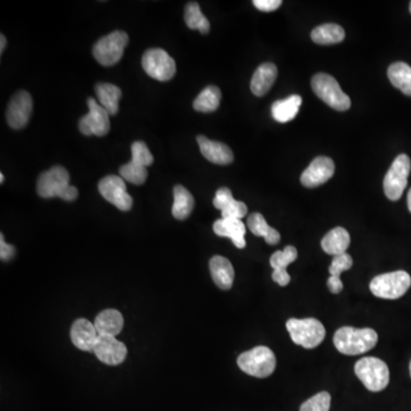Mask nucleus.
<instances>
[{"label": "nucleus", "mask_w": 411, "mask_h": 411, "mask_svg": "<svg viewBox=\"0 0 411 411\" xmlns=\"http://www.w3.org/2000/svg\"><path fill=\"white\" fill-rule=\"evenodd\" d=\"M98 336L100 335L97 333L94 323L87 319L76 320L70 331L73 345L85 352H93Z\"/></svg>", "instance_id": "nucleus-17"}, {"label": "nucleus", "mask_w": 411, "mask_h": 411, "mask_svg": "<svg viewBox=\"0 0 411 411\" xmlns=\"http://www.w3.org/2000/svg\"><path fill=\"white\" fill-rule=\"evenodd\" d=\"M253 4L257 9L270 13L279 9L280 6L283 5V1L281 0H254Z\"/></svg>", "instance_id": "nucleus-36"}, {"label": "nucleus", "mask_w": 411, "mask_h": 411, "mask_svg": "<svg viewBox=\"0 0 411 411\" xmlns=\"http://www.w3.org/2000/svg\"><path fill=\"white\" fill-rule=\"evenodd\" d=\"M353 265V260L352 257L348 254L338 255V256H335L334 260L331 262L330 266H329V273H330V277H329L328 281H327V285H328L329 290L333 293V294H340V291L344 288L342 285V280H340V274L342 272L347 271Z\"/></svg>", "instance_id": "nucleus-27"}, {"label": "nucleus", "mask_w": 411, "mask_h": 411, "mask_svg": "<svg viewBox=\"0 0 411 411\" xmlns=\"http://www.w3.org/2000/svg\"><path fill=\"white\" fill-rule=\"evenodd\" d=\"M15 248L13 245H9L5 243L4 239V234L0 235V258L1 260H9L14 257Z\"/></svg>", "instance_id": "nucleus-37"}, {"label": "nucleus", "mask_w": 411, "mask_h": 411, "mask_svg": "<svg viewBox=\"0 0 411 411\" xmlns=\"http://www.w3.org/2000/svg\"><path fill=\"white\" fill-rule=\"evenodd\" d=\"M184 19H186V26L192 30H199L203 34H208L210 30L209 21L203 14L198 3H188L186 5Z\"/></svg>", "instance_id": "nucleus-33"}, {"label": "nucleus", "mask_w": 411, "mask_h": 411, "mask_svg": "<svg viewBox=\"0 0 411 411\" xmlns=\"http://www.w3.org/2000/svg\"><path fill=\"white\" fill-rule=\"evenodd\" d=\"M302 106L300 95H291L283 100L275 101L271 106L272 117L280 123H289L296 117Z\"/></svg>", "instance_id": "nucleus-25"}, {"label": "nucleus", "mask_w": 411, "mask_h": 411, "mask_svg": "<svg viewBox=\"0 0 411 411\" xmlns=\"http://www.w3.org/2000/svg\"><path fill=\"white\" fill-rule=\"evenodd\" d=\"M409 11H410V13H411V1H410V5H409Z\"/></svg>", "instance_id": "nucleus-43"}, {"label": "nucleus", "mask_w": 411, "mask_h": 411, "mask_svg": "<svg viewBox=\"0 0 411 411\" xmlns=\"http://www.w3.org/2000/svg\"><path fill=\"white\" fill-rule=\"evenodd\" d=\"M128 36L123 31H114L101 38L93 47L95 60L104 66H114L123 57Z\"/></svg>", "instance_id": "nucleus-10"}, {"label": "nucleus", "mask_w": 411, "mask_h": 411, "mask_svg": "<svg viewBox=\"0 0 411 411\" xmlns=\"http://www.w3.org/2000/svg\"><path fill=\"white\" fill-rule=\"evenodd\" d=\"M220 98H222V93L220 88L216 86H208L194 100V110L203 112V113L216 111L220 106Z\"/></svg>", "instance_id": "nucleus-32"}, {"label": "nucleus", "mask_w": 411, "mask_h": 411, "mask_svg": "<svg viewBox=\"0 0 411 411\" xmlns=\"http://www.w3.org/2000/svg\"><path fill=\"white\" fill-rule=\"evenodd\" d=\"M297 256H298V251L294 245H287L283 250L275 251L272 255L270 264L273 270H285L287 266L296 260Z\"/></svg>", "instance_id": "nucleus-34"}, {"label": "nucleus", "mask_w": 411, "mask_h": 411, "mask_svg": "<svg viewBox=\"0 0 411 411\" xmlns=\"http://www.w3.org/2000/svg\"><path fill=\"white\" fill-rule=\"evenodd\" d=\"M291 340L297 345L304 348H314L319 346L325 337V329L319 320L314 318L308 319H289L285 323Z\"/></svg>", "instance_id": "nucleus-5"}, {"label": "nucleus", "mask_w": 411, "mask_h": 411, "mask_svg": "<svg viewBox=\"0 0 411 411\" xmlns=\"http://www.w3.org/2000/svg\"><path fill=\"white\" fill-rule=\"evenodd\" d=\"M197 142L203 157L210 163L216 165H228L233 161V152L224 143L209 140L203 135L197 137Z\"/></svg>", "instance_id": "nucleus-19"}, {"label": "nucleus", "mask_w": 411, "mask_h": 411, "mask_svg": "<svg viewBox=\"0 0 411 411\" xmlns=\"http://www.w3.org/2000/svg\"><path fill=\"white\" fill-rule=\"evenodd\" d=\"M144 71L160 81H168L176 73V63L174 59L161 49H148L142 57Z\"/></svg>", "instance_id": "nucleus-11"}, {"label": "nucleus", "mask_w": 411, "mask_h": 411, "mask_svg": "<svg viewBox=\"0 0 411 411\" xmlns=\"http://www.w3.org/2000/svg\"><path fill=\"white\" fill-rule=\"evenodd\" d=\"M93 353L96 355L101 362L108 365H118L125 361L127 357V347L116 337L100 335L95 344Z\"/></svg>", "instance_id": "nucleus-15"}, {"label": "nucleus", "mask_w": 411, "mask_h": 411, "mask_svg": "<svg viewBox=\"0 0 411 411\" xmlns=\"http://www.w3.org/2000/svg\"><path fill=\"white\" fill-rule=\"evenodd\" d=\"M131 161L121 166L120 176L135 186H142L148 177V166L153 163V156L146 143L137 141L131 144Z\"/></svg>", "instance_id": "nucleus-8"}, {"label": "nucleus", "mask_w": 411, "mask_h": 411, "mask_svg": "<svg viewBox=\"0 0 411 411\" xmlns=\"http://www.w3.org/2000/svg\"><path fill=\"white\" fill-rule=\"evenodd\" d=\"M194 207V199L191 192L182 186H176L174 188V205L171 208L173 216L176 220H186L190 215Z\"/></svg>", "instance_id": "nucleus-31"}, {"label": "nucleus", "mask_w": 411, "mask_h": 411, "mask_svg": "<svg viewBox=\"0 0 411 411\" xmlns=\"http://www.w3.org/2000/svg\"><path fill=\"white\" fill-rule=\"evenodd\" d=\"M278 68L273 63H263L251 78L250 89L256 96H264L277 79Z\"/></svg>", "instance_id": "nucleus-22"}, {"label": "nucleus", "mask_w": 411, "mask_h": 411, "mask_svg": "<svg viewBox=\"0 0 411 411\" xmlns=\"http://www.w3.org/2000/svg\"><path fill=\"white\" fill-rule=\"evenodd\" d=\"M272 279H273L274 283H277L281 287H285L290 283V275H289L287 270H274Z\"/></svg>", "instance_id": "nucleus-38"}, {"label": "nucleus", "mask_w": 411, "mask_h": 411, "mask_svg": "<svg viewBox=\"0 0 411 411\" xmlns=\"http://www.w3.org/2000/svg\"><path fill=\"white\" fill-rule=\"evenodd\" d=\"M407 203H408V209L411 213V188L408 192V197H407Z\"/></svg>", "instance_id": "nucleus-40"}, {"label": "nucleus", "mask_w": 411, "mask_h": 411, "mask_svg": "<svg viewBox=\"0 0 411 411\" xmlns=\"http://www.w3.org/2000/svg\"><path fill=\"white\" fill-rule=\"evenodd\" d=\"M209 270L213 281L218 288L223 290L231 289L234 281V268L228 258L220 255L213 257L209 262Z\"/></svg>", "instance_id": "nucleus-21"}, {"label": "nucleus", "mask_w": 411, "mask_h": 411, "mask_svg": "<svg viewBox=\"0 0 411 411\" xmlns=\"http://www.w3.org/2000/svg\"><path fill=\"white\" fill-rule=\"evenodd\" d=\"M388 79L395 88L411 96V66L405 62H395L387 70Z\"/></svg>", "instance_id": "nucleus-29"}, {"label": "nucleus", "mask_w": 411, "mask_h": 411, "mask_svg": "<svg viewBox=\"0 0 411 411\" xmlns=\"http://www.w3.org/2000/svg\"><path fill=\"white\" fill-rule=\"evenodd\" d=\"M409 370H410V376H411V361H410V365H409Z\"/></svg>", "instance_id": "nucleus-42"}, {"label": "nucleus", "mask_w": 411, "mask_h": 411, "mask_svg": "<svg viewBox=\"0 0 411 411\" xmlns=\"http://www.w3.org/2000/svg\"><path fill=\"white\" fill-rule=\"evenodd\" d=\"M87 104L89 112L79 120L80 131L86 136L91 135L104 136L108 134L110 131V119H108L110 114L93 97H89Z\"/></svg>", "instance_id": "nucleus-13"}, {"label": "nucleus", "mask_w": 411, "mask_h": 411, "mask_svg": "<svg viewBox=\"0 0 411 411\" xmlns=\"http://www.w3.org/2000/svg\"><path fill=\"white\" fill-rule=\"evenodd\" d=\"M123 314L113 308H108L95 318L94 325L98 335L116 337L123 330Z\"/></svg>", "instance_id": "nucleus-23"}, {"label": "nucleus", "mask_w": 411, "mask_h": 411, "mask_svg": "<svg viewBox=\"0 0 411 411\" xmlns=\"http://www.w3.org/2000/svg\"><path fill=\"white\" fill-rule=\"evenodd\" d=\"M314 94L337 111H346L351 108L350 97L342 91L340 83L328 73H318L312 78Z\"/></svg>", "instance_id": "nucleus-7"}, {"label": "nucleus", "mask_w": 411, "mask_h": 411, "mask_svg": "<svg viewBox=\"0 0 411 411\" xmlns=\"http://www.w3.org/2000/svg\"><path fill=\"white\" fill-rule=\"evenodd\" d=\"M213 230L218 237L231 239L237 248H245V225L243 220L237 218H220L214 223Z\"/></svg>", "instance_id": "nucleus-20"}, {"label": "nucleus", "mask_w": 411, "mask_h": 411, "mask_svg": "<svg viewBox=\"0 0 411 411\" xmlns=\"http://www.w3.org/2000/svg\"><path fill=\"white\" fill-rule=\"evenodd\" d=\"M378 342V335L371 328L342 327L334 335L335 347L345 355H359L370 351Z\"/></svg>", "instance_id": "nucleus-1"}, {"label": "nucleus", "mask_w": 411, "mask_h": 411, "mask_svg": "<svg viewBox=\"0 0 411 411\" xmlns=\"http://www.w3.org/2000/svg\"><path fill=\"white\" fill-rule=\"evenodd\" d=\"M334 174V161L328 157H318L303 171L300 183L305 188H317L328 182Z\"/></svg>", "instance_id": "nucleus-16"}, {"label": "nucleus", "mask_w": 411, "mask_h": 411, "mask_svg": "<svg viewBox=\"0 0 411 411\" xmlns=\"http://www.w3.org/2000/svg\"><path fill=\"white\" fill-rule=\"evenodd\" d=\"M95 93L101 106L106 108L110 116L118 113L119 101L123 96L121 89L118 86L108 83H98L95 86Z\"/></svg>", "instance_id": "nucleus-26"}, {"label": "nucleus", "mask_w": 411, "mask_h": 411, "mask_svg": "<svg viewBox=\"0 0 411 411\" xmlns=\"http://www.w3.org/2000/svg\"><path fill=\"white\" fill-rule=\"evenodd\" d=\"M331 397L328 392H320L313 397L306 400L300 405V411H329Z\"/></svg>", "instance_id": "nucleus-35"}, {"label": "nucleus", "mask_w": 411, "mask_h": 411, "mask_svg": "<svg viewBox=\"0 0 411 411\" xmlns=\"http://www.w3.org/2000/svg\"><path fill=\"white\" fill-rule=\"evenodd\" d=\"M411 160L407 154L397 156L386 173L384 178V192L386 197L392 201H397L402 197L405 188L408 186V177L410 175Z\"/></svg>", "instance_id": "nucleus-9"}, {"label": "nucleus", "mask_w": 411, "mask_h": 411, "mask_svg": "<svg viewBox=\"0 0 411 411\" xmlns=\"http://www.w3.org/2000/svg\"><path fill=\"white\" fill-rule=\"evenodd\" d=\"M311 39L319 45H334L345 39V31L342 26L335 23H325L313 29Z\"/></svg>", "instance_id": "nucleus-28"}, {"label": "nucleus", "mask_w": 411, "mask_h": 411, "mask_svg": "<svg viewBox=\"0 0 411 411\" xmlns=\"http://www.w3.org/2000/svg\"><path fill=\"white\" fill-rule=\"evenodd\" d=\"M410 285V274L401 270L377 275L371 280L369 287L371 293L378 298L397 300L408 291Z\"/></svg>", "instance_id": "nucleus-6"}, {"label": "nucleus", "mask_w": 411, "mask_h": 411, "mask_svg": "<svg viewBox=\"0 0 411 411\" xmlns=\"http://www.w3.org/2000/svg\"><path fill=\"white\" fill-rule=\"evenodd\" d=\"M213 203H214L215 208L222 211V218L243 220L248 213L245 203L234 200L232 192L228 188H220V190H217Z\"/></svg>", "instance_id": "nucleus-18"}, {"label": "nucleus", "mask_w": 411, "mask_h": 411, "mask_svg": "<svg viewBox=\"0 0 411 411\" xmlns=\"http://www.w3.org/2000/svg\"><path fill=\"white\" fill-rule=\"evenodd\" d=\"M238 365L247 375L257 378H265L271 376L275 370L277 357L271 348L257 346L240 354L238 357Z\"/></svg>", "instance_id": "nucleus-3"}, {"label": "nucleus", "mask_w": 411, "mask_h": 411, "mask_svg": "<svg viewBox=\"0 0 411 411\" xmlns=\"http://www.w3.org/2000/svg\"><path fill=\"white\" fill-rule=\"evenodd\" d=\"M6 47V38L5 36H4V34H1V36H0V53H3L4 49H5Z\"/></svg>", "instance_id": "nucleus-39"}, {"label": "nucleus", "mask_w": 411, "mask_h": 411, "mask_svg": "<svg viewBox=\"0 0 411 411\" xmlns=\"http://www.w3.org/2000/svg\"><path fill=\"white\" fill-rule=\"evenodd\" d=\"M98 191L108 203L116 206L118 209L128 211L133 206V198L127 192L125 180L123 177L108 175L103 177L98 183Z\"/></svg>", "instance_id": "nucleus-12"}, {"label": "nucleus", "mask_w": 411, "mask_h": 411, "mask_svg": "<svg viewBox=\"0 0 411 411\" xmlns=\"http://www.w3.org/2000/svg\"><path fill=\"white\" fill-rule=\"evenodd\" d=\"M32 108L34 106L31 95L26 91H17L16 94L11 97L6 113L11 128L21 129L26 127L31 117Z\"/></svg>", "instance_id": "nucleus-14"}, {"label": "nucleus", "mask_w": 411, "mask_h": 411, "mask_svg": "<svg viewBox=\"0 0 411 411\" xmlns=\"http://www.w3.org/2000/svg\"><path fill=\"white\" fill-rule=\"evenodd\" d=\"M4 180H5V177H4L3 174H0V183H1V184H3Z\"/></svg>", "instance_id": "nucleus-41"}, {"label": "nucleus", "mask_w": 411, "mask_h": 411, "mask_svg": "<svg viewBox=\"0 0 411 411\" xmlns=\"http://www.w3.org/2000/svg\"><path fill=\"white\" fill-rule=\"evenodd\" d=\"M354 371L365 388L371 392L382 391L390 382V369L378 357H362L355 363Z\"/></svg>", "instance_id": "nucleus-4"}, {"label": "nucleus", "mask_w": 411, "mask_h": 411, "mask_svg": "<svg viewBox=\"0 0 411 411\" xmlns=\"http://www.w3.org/2000/svg\"><path fill=\"white\" fill-rule=\"evenodd\" d=\"M37 191L40 197L45 199L61 198L66 201H73L78 197V190L70 186V175L62 166H54L40 175Z\"/></svg>", "instance_id": "nucleus-2"}, {"label": "nucleus", "mask_w": 411, "mask_h": 411, "mask_svg": "<svg viewBox=\"0 0 411 411\" xmlns=\"http://www.w3.org/2000/svg\"><path fill=\"white\" fill-rule=\"evenodd\" d=\"M247 225L251 233H254L257 237L264 238L268 245H277L281 239L279 232L268 225L265 218L260 213L251 214L247 220Z\"/></svg>", "instance_id": "nucleus-30"}, {"label": "nucleus", "mask_w": 411, "mask_h": 411, "mask_svg": "<svg viewBox=\"0 0 411 411\" xmlns=\"http://www.w3.org/2000/svg\"><path fill=\"white\" fill-rule=\"evenodd\" d=\"M351 243V238L347 230L344 228H335L325 234L321 241V247L328 255L338 256V255L345 254L348 245Z\"/></svg>", "instance_id": "nucleus-24"}]
</instances>
